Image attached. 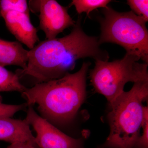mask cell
<instances>
[{
	"instance_id": "cell-1",
	"label": "cell",
	"mask_w": 148,
	"mask_h": 148,
	"mask_svg": "<svg viewBox=\"0 0 148 148\" xmlns=\"http://www.w3.org/2000/svg\"><path fill=\"white\" fill-rule=\"evenodd\" d=\"M81 18L79 17L69 35L45 40L29 51L27 67L21 69L20 75L29 76L40 83L64 76L80 58L108 61L109 53L100 47L98 37L84 32Z\"/></svg>"
},
{
	"instance_id": "cell-2",
	"label": "cell",
	"mask_w": 148,
	"mask_h": 148,
	"mask_svg": "<svg viewBox=\"0 0 148 148\" xmlns=\"http://www.w3.org/2000/svg\"><path fill=\"white\" fill-rule=\"evenodd\" d=\"M89 62L76 73L35 84L21 93L28 106L37 104L42 117L49 122L65 124L73 120L86 97Z\"/></svg>"
},
{
	"instance_id": "cell-3",
	"label": "cell",
	"mask_w": 148,
	"mask_h": 148,
	"mask_svg": "<svg viewBox=\"0 0 148 148\" xmlns=\"http://www.w3.org/2000/svg\"><path fill=\"white\" fill-rule=\"evenodd\" d=\"M148 79L134 83L110 105L108 115L110 133L104 144L108 148H133L140 134L148 100Z\"/></svg>"
},
{
	"instance_id": "cell-4",
	"label": "cell",
	"mask_w": 148,
	"mask_h": 148,
	"mask_svg": "<svg viewBox=\"0 0 148 148\" xmlns=\"http://www.w3.org/2000/svg\"><path fill=\"white\" fill-rule=\"evenodd\" d=\"M100 18L101 45L112 43L123 48L126 53L135 56L148 63V31L143 18L131 11L120 12L107 6Z\"/></svg>"
},
{
	"instance_id": "cell-5",
	"label": "cell",
	"mask_w": 148,
	"mask_h": 148,
	"mask_svg": "<svg viewBox=\"0 0 148 148\" xmlns=\"http://www.w3.org/2000/svg\"><path fill=\"white\" fill-rule=\"evenodd\" d=\"M140 60L126 53L121 59L112 62L95 60L89 73L95 92L104 95L110 105L124 91L127 83L148 79V64L139 63Z\"/></svg>"
},
{
	"instance_id": "cell-6",
	"label": "cell",
	"mask_w": 148,
	"mask_h": 148,
	"mask_svg": "<svg viewBox=\"0 0 148 148\" xmlns=\"http://www.w3.org/2000/svg\"><path fill=\"white\" fill-rule=\"evenodd\" d=\"M26 121L35 130L40 148H85L82 138L75 139L63 133L29 106Z\"/></svg>"
},
{
	"instance_id": "cell-7",
	"label": "cell",
	"mask_w": 148,
	"mask_h": 148,
	"mask_svg": "<svg viewBox=\"0 0 148 148\" xmlns=\"http://www.w3.org/2000/svg\"><path fill=\"white\" fill-rule=\"evenodd\" d=\"M38 9L40 29L44 32L46 39L56 38L65 29L75 24L68 8L55 0L39 1Z\"/></svg>"
},
{
	"instance_id": "cell-8",
	"label": "cell",
	"mask_w": 148,
	"mask_h": 148,
	"mask_svg": "<svg viewBox=\"0 0 148 148\" xmlns=\"http://www.w3.org/2000/svg\"><path fill=\"white\" fill-rule=\"evenodd\" d=\"M10 32L19 42L29 49H33L39 41L38 30L30 20V14L9 11L2 16Z\"/></svg>"
},
{
	"instance_id": "cell-9",
	"label": "cell",
	"mask_w": 148,
	"mask_h": 148,
	"mask_svg": "<svg viewBox=\"0 0 148 148\" xmlns=\"http://www.w3.org/2000/svg\"><path fill=\"white\" fill-rule=\"evenodd\" d=\"M0 140L11 144L27 143L37 146L30 125L26 119H15L11 117L0 118Z\"/></svg>"
},
{
	"instance_id": "cell-10",
	"label": "cell",
	"mask_w": 148,
	"mask_h": 148,
	"mask_svg": "<svg viewBox=\"0 0 148 148\" xmlns=\"http://www.w3.org/2000/svg\"><path fill=\"white\" fill-rule=\"evenodd\" d=\"M28 52L17 41H8L0 39V65H14L24 69L28 61Z\"/></svg>"
},
{
	"instance_id": "cell-11",
	"label": "cell",
	"mask_w": 148,
	"mask_h": 148,
	"mask_svg": "<svg viewBox=\"0 0 148 148\" xmlns=\"http://www.w3.org/2000/svg\"><path fill=\"white\" fill-rule=\"evenodd\" d=\"M27 88L20 82L17 74L0 65V92L17 91L22 93Z\"/></svg>"
},
{
	"instance_id": "cell-12",
	"label": "cell",
	"mask_w": 148,
	"mask_h": 148,
	"mask_svg": "<svg viewBox=\"0 0 148 148\" xmlns=\"http://www.w3.org/2000/svg\"><path fill=\"white\" fill-rule=\"evenodd\" d=\"M111 2L110 0H73L71 5L75 6L78 14L85 12L88 16L92 11L105 8Z\"/></svg>"
},
{
	"instance_id": "cell-13",
	"label": "cell",
	"mask_w": 148,
	"mask_h": 148,
	"mask_svg": "<svg viewBox=\"0 0 148 148\" xmlns=\"http://www.w3.org/2000/svg\"><path fill=\"white\" fill-rule=\"evenodd\" d=\"M9 11L30 14V9L26 0L0 1V16Z\"/></svg>"
},
{
	"instance_id": "cell-14",
	"label": "cell",
	"mask_w": 148,
	"mask_h": 148,
	"mask_svg": "<svg viewBox=\"0 0 148 148\" xmlns=\"http://www.w3.org/2000/svg\"><path fill=\"white\" fill-rule=\"evenodd\" d=\"M127 3L132 11L145 22L148 21V1L128 0Z\"/></svg>"
},
{
	"instance_id": "cell-15",
	"label": "cell",
	"mask_w": 148,
	"mask_h": 148,
	"mask_svg": "<svg viewBox=\"0 0 148 148\" xmlns=\"http://www.w3.org/2000/svg\"><path fill=\"white\" fill-rule=\"evenodd\" d=\"M142 129L140 134L133 148H148V108L145 106Z\"/></svg>"
},
{
	"instance_id": "cell-16",
	"label": "cell",
	"mask_w": 148,
	"mask_h": 148,
	"mask_svg": "<svg viewBox=\"0 0 148 148\" xmlns=\"http://www.w3.org/2000/svg\"><path fill=\"white\" fill-rule=\"evenodd\" d=\"M27 106L26 103L21 105H14L3 104L0 102V118L11 117L17 112L22 110Z\"/></svg>"
},
{
	"instance_id": "cell-17",
	"label": "cell",
	"mask_w": 148,
	"mask_h": 148,
	"mask_svg": "<svg viewBox=\"0 0 148 148\" xmlns=\"http://www.w3.org/2000/svg\"><path fill=\"white\" fill-rule=\"evenodd\" d=\"M6 148H39L38 146L30 143H16L11 144Z\"/></svg>"
}]
</instances>
